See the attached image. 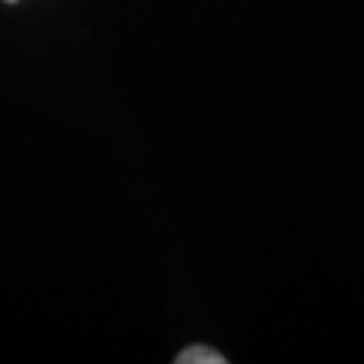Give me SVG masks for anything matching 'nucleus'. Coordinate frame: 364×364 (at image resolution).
I'll use <instances>...</instances> for the list:
<instances>
[{
	"label": "nucleus",
	"instance_id": "obj_2",
	"mask_svg": "<svg viewBox=\"0 0 364 364\" xmlns=\"http://www.w3.org/2000/svg\"><path fill=\"white\" fill-rule=\"evenodd\" d=\"M9 4H13V0H9Z\"/></svg>",
	"mask_w": 364,
	"mask_h": 364
},
{
	"label": "nucleus",
	"instance_id": "obj_1",
	"mask_svg": "<svg viewBox=\"0 0 364 364\" xmlns=\"http://www.w3.org/2000/svg\"><path fill=\"white\" fill-rule=\"evenodd\" d=\"M176 364H225V355L213 352L207 346H191L182 355H176Z\"/></svg>",
	"mask_w": 364,
	"mask_h": 364
}]
</instances>
